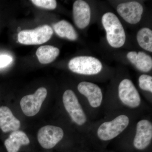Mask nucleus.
<instances>
[{"mask_svg":"<svg viewBox=\"0 0 152 152\" xmlns=\"http://www.w3.org/2000/svg\"><path fill=\"white\" fill-rule=\"evenodd\" d=\"M91 9L88 3L82 0L75 2L73 15L75 24L78 28L83 29L89 24L91 20Z\"/></svg>","mask_w":152,"mask_h":152,"instance_id":"12","label":"nucleus"},{"mask_svg":"<svg viewBox=\"0 0 152 152\" xmlns=\"http://www.w3.org/2000/svg\"><path fill=\"white\" fill-rule=\"evenodd\" d=\"M118 13L126 22L135 24L140 20L143 12L142 6L136 1L120 4L117 7Z\"/></svg>","mask_w":152,"mask_h":152,"instance_id":"9","label":"nucleus"},{"mask_svg":"<svg viewBox=\"0 0 152 152\" xmlns=\"http://www.w3.org/2000/svg\"><path fill=\"white\" fill-rule=\"evenodd\" d=\"M69 68L76 73L91 75L99 73L102 69V65L94 57L78 56L70 61Z\"/></svg>","mask_w":152,"mask_h":152,"instance_id":"3","label":"nucleus"},{"mask_svg":"<svg viewBox=\"0 0 152 152\" xmlns=\"http://www.w3.org/2000/svg\"><path fill=\"white\" fill-rule=\"evenodd\" d=\"M139 86L142 90L152 92V77L147 75H142L139 79Z\"/></svg>","mask_w":152,"mask_h":152,"instance_id":"19","label":"nucleus"},{"mask_svg":"<svg viewBox=\"0 0 152 152\" xmlns=\"http://www.w3.org/2000/svg\"><path fill=\"white\" fill-rule=\"evenodd\" d=\"M102 23L110 45L114 48L122 47L126 41V34L118 17L113 13H106L103 15Z\"/></svg>","mask_w":152,"mask_h":152,"instance_id":"1","label":"nucleus"},{"mask_svg":"<svg viewBox=\"0 0 152 152\" xmlns=\"http://www.w3.org/2000/svg\"><path fill=\"white\" fill-rule=\"evenodd\" d=\"M30 142L26 134L21 131H14L11 133L9 138L4 142L8 152H18L23 145H27Z\"/></svg>","mask_w":152,"mask_h":152,"instance_id":"14","label":"nucleus"},{"mask_svg":"<svg viewBox=\"0 0 152 152\" xmlns=\"http://www.w3.org/2000/svg\"><path fill=\"white\" fill-rule=\"evenodd\" d=\"M53 31L48 25H44L32 30H23L18 34V40L25 45H39L48 41Z\"/></svg>","mask_w":152,"mask_h":152,"instance_id":"2","label":"nucleus"},{"mask_svg":"<svg viewBox=\"0 0 152 152\" xmlns=\"http://www.w3.org/2000/svg\"><path fill=\"white\" fill-rule=\"evenodd\" d=\"M63 101L65 108L74 122L79 126L86 123V114L72 91L67 90L65 91L63 95Z\"/></svg>","mask_w":152,"mask_h":152,"instance_id":"5","label":"nucleus"},{"mask_svg":"<svg viewBox=\"0 0 152 152\" xmlns=\"http://www.w3.org/2000/svg\"><path fill=\"white\" fill-rule=\"evenodd\" d=\"M129 123V119L125 115H121L111 121L103 123L98 129V137L103 141L115 138L124 130Z\"/></svg>","mask_w":152,"mask_h":152,"instance_id":"4","label":"nucleus"},{"mask_svg":"<svg viewBox=\"0 0 152 152\" xmlns=\"http://www.w3.org/2000/svg\"><path fill=\"white\" fill-rule=\"evenodd\" d=\"M31 2L37 7L47 10H54L57 7L55 0H32Z\"/></svg>","mask_w":152,"mask_h":152,"instance_id":"20","label":"nucleus"},{"mask_svg":"<svg viewBox=\"0 0 152 152\" xmlns=\"http://www.w3.org/2000/svg\"><path fill=\"white\" fill-rule=\"evenodd\" d=\"M137 40L140 46L146 50L152 52V31L149 28H144L138 32Z\"/></svg>","mask_w":152,"mask_h":152,"instance_id":"18","label":"nucleus"},{"mask_svg":"<svg viewBox=\"0 0 152 152\" xmlns=\"http://www.w3.org/2000/svg\"><path fill=\"white\" fill-rule=\"evenodd\" d=\"M55 32L62 38H65L72 41L76 40L78 34L73 26L69 22L63 20L53 26Z\"/></svg>","mask_w":152,"mask_h":152,"instance_id":"17","label":"nucleus"},{"mask_svg":"<svg viewBox=\"0 0 152 152\" xmlns=\"http://www.w3.org/2000/svg\"><path fill=\"white\" fill-rule=\"evenodd\" d=\"M118 94L123 103L129 107L135 108L140 104L141 98L138 92L129 79H124L120 83Z\"/></svg>","mask_w":152,"mask_h":152,"instance_id":"8","label":"nucleus"},{"mask_svg":"<svg viewBox=\"0 0 152 152\" xmlns=\"http://www.w3.org/2000/svg\"><path fill=\"white\" fill-rule=\"evenodd\" d=\"M64 132L59 127L46 126L41 128L37 134L39 142L45 149L54 147L63 139Z\"/></svg>","mask_w":152,"mask_h":152,"instance_id":"7","label":"nucleus"},{"mask_svg":"<svg viewBox=\"0 0 152 152\" xmlns=\"http://www.w3.org/2000/svg\"><path fill=\"white\" fill-rule=\"evenodd\" d=\"M59 53V49L50 45L42 46L36 52L39 61L44 64H50L54 61Z\"/></svg>","mask_w":152,"mask_h":152,"instance_id":"16","label":"nucleus"},{"mask_svg":"<svg viewBox=\"0 0 152 152\" xmlns=\"http://www.w3.org/2000/svg\"><path fill=\"white\" fill-rule=\"evenodd\" d=\"M20 122L17 119L10 109L6 106L0 107V129L4 133L18 130Z\"/></svg>","mask_w":152,"mask_h":152,"instance_id":"13","label":"nucleus"},{"mask_svg":"<svg viewBox=\"0 0 152 152\" xmlns=\"http://www.w3.org/2000/svg\"><path fill=\"white\" fill-rule=\"evenodd\" d=\"M127 57L139 70L147 72L152 69V58L144 52H130L127 55Z\"/></svg>","mask_w":152,"mask_h":152,"instance_id":"15","label":"nucleus"},{"mask_svg":"<svg viewBox=\"0 0 152 152\" xmlns=\"http://www.w3.org/2000/svg\"><path fill=\"white\" fill-rule=\"evenodd\" d=\"M78 90L88 99L90 105L94 108L99 107L102 101V90L97 85L88 82H82L79 84Z\"/></svg>","mask_w":152,"mask_h":152,"instance_id":"11","label":"nucleus"},{"mask_svg":"<svg viewBox=\"0 0 152 152\" xmlns=\"http://www.w3.org/2000/svg\"><path fill=\"white\" fill-rule=\"evenodd\" d=\"M152 139V123L148 120H141L137 124L134 146L138 150L145 149L151 143Z\"/></svg>","mask_w":152,"mask_h":152,"instance_id":"10","label":"nucleus"},{"mask_svg":"<svg viewBox=\"0 0 152 152\" xmlns=\"http://www.w3.org/2000/svg\"><path fill=\"white\" fill-rule=\"evenodd\" d=\"M12 61V57L8 55L0 56V68L4 67L10 64Z\"/></svg>","mask_w":152,"mask_h":152,"instance_id":"21","label":"nucleus"},{"mask_svg":"<svg viewBox=\"0 0 152 152\" xmlns=\"http://www.w3.org/2000/svg\"><path fill=\"white\" fill-rule=\"evenodd\" d=\"M47 94L46 89L41 87L33 94L27 95L22 98L20 104L24 114L28 117L34 116L37 115L40 110Z\"/></svg>","mask_w":152,"mask_h":152,"instance_id":"6","label":"nucleus"}]
</instances>
